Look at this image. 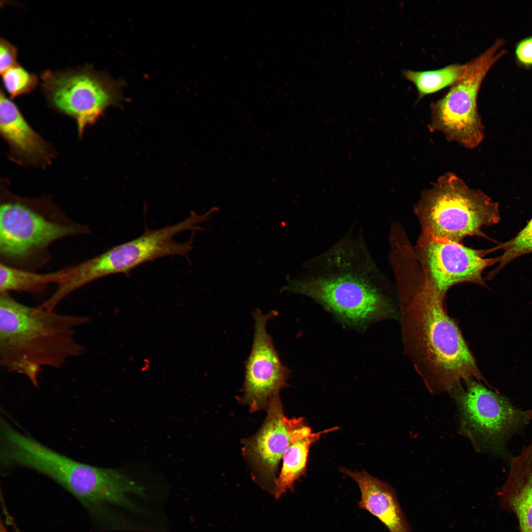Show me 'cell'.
Listing matches in <instances>:
<instances>
[{
	"instance_id": "obj_1",
	"label": "cell",
	"mask_w": 532,
	"mask_h": 532,
	"mask_svg": "<svg viewBox=\"0 0 532 532\" xmlns=\"http://www.w3.org/2000/svg\"><path fill=\"white\" fill-rule=\"evenodd\" d=\"M397 287L404 351L428 389L453 391L474 379L488 384L455 321L445 294L425 277L415 260L392 268Z\"/></svg>"
},
{
	"instance_id": "obj_2",
	"label": "cell",
	"mask_w": 532,
	"mask_h": 532,
	"mask_svg": "<svg viewBox=\"0 0 532 532\" xmlns=\"http://www.w3.org/2000/svg\"><path fill=\"white\" fill-rule=\"evenodd\" d=\"M303 270L286 277L281 292L306 296L343 326L364 332L372 324L397 318L387 279L371 255L363 229L353 224L338 240L306 261Z\"/></svg>"
},
{
	"instance_id": "obj_3",
	"label": "cell",
	"mask_w": 532,
	"mask_h": 532,
	"mask_svg": "<svg viewBox=\"0 0 532 532\" xmlns=\"http://www.w3.org/2000/svg\"><path fill=\"white\" fill-rule=\"evenodd\" d=\"M0 365L26 377L36 388L43 367L59 368L84 347L76 330L90 318L30 306L0 293Z\"/></svg>"
},
{
	"instance_id": "obj_4",
	"label": "cell",
	"mask_w": 532,
	"mask_h": 532,
	"mask_svg": "<svg viewBox=\"0 0 532 532\" xmlns=\"http://www.w3.org/2000/svg\"><path fill=\"white\" fill-rule=\"evenodd\" d=\"M1 462L5 468L20 466L55 481L84 504L134 507L130 496H141L144 488L111 468L80 463L43 445L16 430L5 420L0 424Z\"/></svg>"
},
{
	"instance_id": "obj_5",
	"label": "cell",
	"mask_w": 532,
	"mask_h": 532,
	"mask_svg": "<svg viewBox=\"0 0 532 532\" xmlns=\"http://www.w3.org/2000/svg\"><path fill=\"white\" fill-rule=\"evenodd\" d=\"M0 205L1 263L11 266L34 269L48 262L53 242L90 233L47 198L22 197L3 187Z\"/></svg>"
},
{
	"instance_id": "obj_6",
	"label": "cell",
	"mask_w": 532,
	"mask_h": 532,
	"mask_svg": "<svg viewBox=\"0 0 532 532\" xmlns=\"http://www.w3.org/2000/svg\"><path fill=\"white\" fill-rule=\"evenodd\" d=\"M414 211L421 233L458 242L467 236L490 239L482 229L497 224L500 219L497 202L450 171L422 192Z\"/></svg>"
},
{
	"instance_id": "obj_7",
	"label": "cell",
	"mask_w": 532,
	"mask_h": 532,
	"mask_svg": "<svg viewBox=\"0 0 532 532\" xmlns=\"http://www.w3.org/2000/svg\"><path fill=\"white\" fill-rule=\"evenodd\" d=\"M213 214L212 209L202 214L193 211L175 224L156 230L146 228L141 235L133 240L67 267L66 275L60 285L61 291L69 295L90 282L112 274H127L145 263L160 258L187 257L192 249L194 233L189 241L182 243L176 241L174 236L188 230H204L198 225L208 220Z\"/></svg>"
},
{
	"instance_id": "obj_8",
	"label": "cell",
	"mask_w": 532,
	"mask_h": 532,
	"mask_svg": "<svg viewBox=\"0 0 532 532\" xmlns=\"http://www.w3.org/2000/svg\"><path fill=\"white\" fill-rule=\"evenodd\" d=\"M504 40L497 39L482 53L464 64L459 79L441 98L431 103V132H439L449 141L467 149L477 147L484 128L477 109L482 82L491 67L506 53Z\"/></svg>"
},
{
	"instance_id": "obj_9",
	"label": "cell",
	"mask_w": 532,
	"mask_h": 532,
	"mask_svg": "<svg viewBox=\"0 0 532 532\" xmlns=\"http://www.w3.org/2000/svg\"><path fill=\"white\" fill-rule=\"evenodd\" d=\"M460 390L458 400L466 426L480 450L499 457L507 464L512 455L510 439L523 433L530 424L527 411L513 405L498 391L489 389L472 379Z\"/></svg>"
},
{
	"instance_id": "obj_10",
	"label": "cell",
	"mask_w": 532,
	"mask_h": 532,
	"mask_svg": "<svg viewBox=\"0 0 532 532\" xmlns=\"http://www.w3.org/2000/svg\"><path fill=\"white\" fill-rule=\"evenodd\" d=\"M41 77L48 102L56 110L75 120L80 136L108 106L116 104L120 100L116 84L90 67L47 70L41 73Z\"/></svg>"
},
{
	"instance_id": "obj_11",
	"label": "cell",
	"mask_w": 532,
	"mask_h": 532,
	"mask_svg": "<svg viewBox=\"0 0 532 532\" xmlns=\"http://www.w3.org/2000/svg\"><path fill=\"white\" fill-rule=\"evenodd\" d=\"M426 279L442 293L457 284L470 283L487 287L485 269L498 264V257L486 258L492 248L475 249L460 242L421 233L413 249Z\"/></svg>"
},
{
	"instance_id": "obj_12",
	"label": "cell",
	"mask_w": 532,
	"mask_h": 532,
	"mask_svg": "<svg viewBox=\"0 0 532 532\" xmlns=\"http://www.w3.org/2000/svg\"><path fill=\"white\" fill-rule=\"evenodd\" d=\"M279 396L267 408L266 420L258 432L244 442V453L264 488L274 493L275 472L279 461L292 443L312 433L303 418L286 417Z\"/></svg>"
},
{
	"instance_id": "obj_13",
	"label": "cell",
	"mask_w": 532,
	"mask_h": 532,
	"mask_svg": "<svg viewBox=\"0 0 532 532\" xmlns=\"http://www.w3.org/2000/svg\"><path fill=\"white\" fill-rule=\"evenodd\" d=\"M254 333L251 353L245 365L242 401L252 412L267 408L271 400L288 385L290 371L281 362L266 331L270 313H253Z\"/></svg>"
},
{
	"instance_id": "obj_14",
	"label": "cell",
	"mask_w": 532,
	"mask_h": 532,
	"mask_svg": "<svg viewBox=\"0 0 532 532\" xmlns=\"http://www.w3.org/2000/svg\"><path fill=\"white\" fill-rule=\"evenodd\" d=\"M0 131L12 159L16 162L42 168L51 164L55 154L53 147L32 128L17 106L1 90Z\"/></svg>"
},
{
	"instance_id": "obj_15",
	"label": "cell",
	"mask_w": 532,
	"mask_h": 532,
	"mask_svg": "<svg viewBox=\"0 0 532 532\" xmlns=\"http://www.w3.org/2000/svg\"><path fill=\"white\" fill-rule=\"evenodd\" d=\"M507 464V477L498 491L500 506L515 515L520 532H532V440Z\"/></svg>"
},
{
	"instance_id": "obj_16",
	"label": "cell",
	"mask_w": 532,
	"mask_h": 532,
	"mask_svg": "<svg viewBox=\"0 0 532 532\" xmlns=\"http://www.w3.org/2000/svg\"><path fill=\"white\" fill-rule=\"evenodd\" d=\"M340 471L351 478L361 491L360 508L376 517L389 532H411L409 525L394 489L388 484L365 470L354 471L345 468Z\"/></svg>"
},
{
	"instance_id": "obj_17",
	"label": "cell",
	"mask_w": 532,
	"mask_h": 532,
	"mask_svg": "<svg viewBox=\"0 0 532 532\" xmlns=\"http://www.w3.org/2000/svg\"><path fill=\"white\" fill-rule=\"evenodd\" d=\"M337 429L338 428L334 427L312 433L288 447L282 457L281 472L275 482L274 494L276 498H280L288 490H293L295 482L305 474L311 446L317 442L323 434Z\"/></svg>"
},
{
	"instance_id": "obj_18",
	"label": "cell",
	"mask_w": 532,
	"mask_h": 532,
	"mask_svg": "<svg viewBox=\"0 0 532 532\" xmlns=\"http://www.w3.org/2000/svg\"><path fill=\"white\" fill-rule=\"evenodd\" d=\"M0 293L10 292L38 294L51 283L58 284L66 274V268L45 273L0 264Z\"/></svg>"
},
{
	"instance_id": "obj_19",
	"label": "cell",
	"mask_w": 532,
	"mask_h": 532,
	"mask_svg": "<svg viewBox=\"0 0 532 532\" xmlns=\"http://www.w3.org/2000/svg\"><path fill=\"white\" fill-rule=\"evenodd\" d=\"M464 69V64H454L433 70L406 69L402 71V74L415 85L418 99L420 100L428 95L451 87L459 79Z\"/></svg>"
},
{
	"instance_id": "obj_20",
	"label": "cell",
	"mask_w": 532,
	"mask_h": 532,
	"mask_svg": "<svg viewBox=\"0 0 532 532\" xmlns=\"http://www.w3.org/2000/svg\"><path fill=\"white\" fill-rule=\"evenodd\" d=\"M493 249L494 252L500 250L502 253L498 256L497 267L487 275L488 280L492 279L515 259L532 253V218L515 236L508 240L498 244L493 247Z\"/></svg>"
},
{
	"instance_id": "obj_21",
	"label": "cell",
	"mask_w": 532,
	"mask_h": 532,
	"mask_svg": "<svg viewBox=\"0 0 532 532\" xmlns=\"http://www.w3.org/2000/svg\"><path fill=\"white\" fill-rule=\"evenodd\" d=\"M1 74L4 87L11 98L31 92L38 84L37 76L18 64Z\"/></svg>"
},
{
	"instance_id": "obj_22",
	"label": "cell",
	"mask_w": 532,
	"mask_h": 532,
	"mask_svg": "<svg viewBox=\"0 0 532 532\" xmlns=\"http://www.w3.org/2000/svg\"><path fill=\"white\" fill-rule=\"evenodd\" d=\"M17 48L4 38L0 40V72L2 74L17 64Z\"/></svg>"
},
{
	"instance_id": "obj_23",
	"label": "cell",
	"mask_w": 532,
	"mask_h": 532,
	"mask_svg": "<svg viewBox=\"0 0 532 532\" xmlns=\"http://www.w3.org/2000/svg\"><path fill=\"white\" fill-rule=\"evenodd\" d=\"M515 55L517 62L520 65L527 67L532 66V35L517 43Z\"/></svg>"
},
{
	"instance_id": "obj_24",
	"label": "cell",
	"mask_w": 532,
	"mask_h": 532,
	"mask_svg": "<svg viewBox=\"0 0 532 532\" xmlns=\"http://www.w3.org/2000/svg\"><path fill=\"white\" fill-rule=\"evenodd\" d=\"M0 532H9L2 521L0 522Z\"/></svg>"
}]
</instances>
